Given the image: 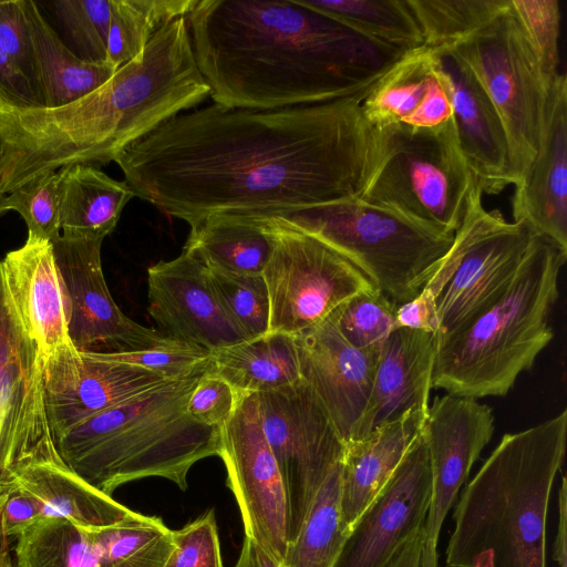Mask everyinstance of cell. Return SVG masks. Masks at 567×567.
<instances>
[{"label":"cell","instance_id":"37","mask_svg":"<svg viewBox=\"0 0 567 567\" xmlns=\"http://www.w3.org/2000/svg\"><path fill=\"white\" fill-rule=\"evenodd\" d=\"M49 6L76 56L106 62L111 0H59Z\"/></svg>","mask_w":567,"mask_h":567},{"label":"cell","instance_id":"30","mask_svg":"<svg viewBox=\"0 0 567 567\" xmlns=\"http://www.w3.org/2000/svg\"><path fill=\"white\" fill-rule=\"evenodd\" d=\"M435 49L406 51L365 93L361 110L374 128L405 123L434 80Z\"/></svg>","mask_w":567,"mask_h":567},{"label":"cell","instance_id":"19","mask_svg":"<svg viewBox=\"0 0 567 567\" xmlns=\"http://www.w3.org/2000/svg\"><path fill=\"white\" fill-rule=\"evenodd\" d=\"M432 489L429 452L421 431L399 467L352 527L333 567H386L422 532Z\"/></svg>","mask_w":567,"mask_h":567},{"label":"cell","instance_id":"41","mask_svg":"<svg viewBox=\"0 0 567 567\" xmlns=\"http://www.w3.org/2000/svg\"><path fill=\"white\" fill-rule=\"evenodd\" d=\"M18 212L28 236L52 241L60 235L59 174L41 175L7 195V210Z\"/></svg>","mask_w":567,"mask_h":567},{"label":"cell","instance_id":"16","mask_svg":"<svg viewBox=\"0 0 567 567\" xmlns=\"http://www.w3.org/2000/svg\"><path fill=\"white\" fill-rule=\"evenodd\" d=\"M133 513L89 485L62 461L31 462L0 478V540L17 538L44 518L102 528Z\"/></svg>","mask_w":567,"mask_h":567},{"label":"cell","instance_id":"24","mask_svg":"<svg viewBox=\"0 0 567 567\" xmlns=\"http://www.w3.org/2000/svg\"><path fill=\"white\" fill-rule=\"evenodd\" d=\"M0 270L18 316L44 357L70 343L60 276L51 241L28 236Z\"/></svg>","mask_w":567,"mask_h":567},{"label":"cell","instance_id":"9","mask_svg":"<svg viewBox=\"0 0 567 567\" xmlns=\"http://www.w3.org/2000/svg\"><path fill=\"white\" fill-rule=\"evenodd\" d=\"M450 49L470 68L502 120L512 184L516 186L540 148L555 80L543 73L511 9V0L493 21Z\"/></svg>","mask_w":567,"mask_h":567},{"label":"cell","instance_id":"31","mask_svg":"<svg viewBox=\"0 0 567 567\" xmlns=\"http://www.w3.org/2000/svg\"><path fill=\"white\" fill-rule=\"evenodd\" d=\"M341 461L318 489L296 536L288 543L285 567H333L349 536L341 519Z\"/></svg>","mask_w":567,"mask_h":567},{"label":"cell","instance_id":"20","mask_svg":"<svg viewBox=\"0 0 567 567\" xmlns=\"http://www.w3.org/2000/svg\"><path fill=\"white\" fill-rule=\"evenodd\" d=\"M300 379L313 391L344 444L357 439L380 350H362L340 333L333 312L293 336Z\"/></svg>","mask_w":567,"mask_h":567},{"label":"cell","instance_id":"53","mask_svg":"<svg viewBox=\"0 0 567 567\" xmlns=\"http://www.w3.org/2000/svg\"><path fill=\"white\" fill-rule=\"evenodd\" d=\"M421 567H439L437 561H421Z\"/></svg>","mask_w":567,"mask_h":567},{"label":"cell","instance_id":"50","mask_svg":"<svg viewBox=\"0 0 567 567\" xmlns=\"http://www.w3.org/2000/svg\"><path fill=\"white\" fill-rule=\"evenodd\" d=\"M423 545L422 530L404 544L386 567H421Z\"/></svg>","mask_w":567,"mask_h":567},{"label":"cell","instance_id":"21","mask_svg":"<svg viewBox=\"0 0 567 567\" xmlns=\"http://www.w3.org/2000/svg\"><path fill=\"white\" fill-rule=\"evenodd\" d=\"M434 72L452 104L464 158L483 193L512 184L509 148L502 120L470 68L451 50L435 49Z\"/></svg>","mask_w":567,"mask_h":567},{"label":"cell","instance_id":"42","mask_svg":"<svg viewBox=\"0 0 567 567\" xmlns=\"http://www.w3.org/2000/svg\"><path fill=\"white\" fill-rule=\"evenodd\" d=\"M0 43L43 104L25 0L0 1Z\"/></svg>","mask_w":567,"mask_h":567},{"label":"cell","instance_id":"32","mask_svg":"<svg viewBox=\"0 0 567 567\" xmlns=\"http://www.w3.org/2000/svg\"><path fill=\"white\" fill-rule=\"evenodd\" d=\"M93 529L64 518L40 519L16 538V567H102Z\"/></svg>","mask_w":567,"mask_h":567},{"label":"cell","instance_id":"25","mask_svg":"<svg viewBox=\"0 0 567 567\" xmlns=\"http://www.w3.org/2000/svg\"><path fill=\"white\" fill-rule=\"evenodd\" d=\"M427 411L411 410L346 443L341 460V519L352 527L385 487L420 435Z\"/></svg>","mask_w":567,"mask_h":567},{"label":"cell","instance_id":"13","mask_svg":"<svg viewBox=\"0 0 567 567\" xmlns=\"http://www.w3.org/2000/svg\"><path fill=\"white\" fill-rule=\"evenodd\" d=\"M43 362L0 270V478L31 462L62 461L45 413Z\"/></svg>","mask_w":567,"mask_h":567},{"label":"cell","instance_id":"23","mask_svg":"<svg viewBox=\"0 0 567 567\" xmlns=\"http://www.w3.org/2000/svg\"><path fill=\"white\" fill-rule=\"evenodd\" d=\"M437 333L395 329L382 344L357 439L411 410L427 411Z\"/></svg>","mask_w":567,"mask_h":567},{"label":"cell","instance_id":"39","mask_svg":"<svg viewBox=\"0 0 567 567\" xmlns=\"http://www.w3.org/2000/svg\"><path fill=\"white\" fill-rule=\"evenodd\" d=\"M209 275L225 310L246 337L254 339L267 334L270 303L262 275H234L213 270H209Z\"/></svg>","mask_w":567,"mask_h":567},{"label":"cell","instance_id":"14","mask_svg":"<svg viewBox=\"0 0 567 567\" xmlns=\"http://www.w3.org/2000/svg\"><path fill=\"white\" fill-rule=\"evenodd\" d=\"M219 457L246 536L282 563L287 549L286 495L262 431L257 393H239L233 415L219 429Z\"/></svg>","mask_w":567,"mask_h":567},{"label":"cell","instance_id":"5","mask_svg":"<svg viewBox=\"0 0 567 567\" xmlns=\"http://www.w3.org/2000/svg\"><path fill=\"white\" fill-rule=\"evenodd\" d=\"M567 254L538 237L520 270L492 303L437 334L432 385L447 394L504 396L554 338L550 317Z\"/></svg>","mask_w":567,"mask_h":567},{"label":"cell","instance_id":"18","mask_svg":"<svg viewBox=\"0 0 567 567\" xmlns=\"http://www.w3.org/2000/svg\"><path fill=\"white\" fill-rule=\"evenodd\" d=\"M431 466V501L423 528L424 557H437L443 522L473 464L494 433L491 406L445 394L429 406L422 429Z\"/></svg>","mask_w":567,"mask_h":567},{"label":"cell","instance_id":"52","mask_svg":"<svg viewBox=\"0 0 567 567\" xmlns=\"http://www.w3.org/2000/svg\"><path fill=\"white\" fill-rule=\"evenodd\" d=\"M7 212V194H3L0 188V216Z\"/></svg>","mask_w":567,"mask_h":567},{"label":"cell","instance_id":"46","mask_svg":"<svg viewBox=\"0 0 567 567\" xmlns=\"http://www.w3.org/2000/svg\"><path fill=\"white\" fill-rule=\"evenodd\" d=\"M395 319L398 328L431 333L440 330L436 299L424 288L413 299L398 306Z\"/></svg>","mask_w":567,"mask_h":567},{"label":"cell","instance_id":"12","mask_svg":"<svg viewBox=\"0 0 567 567\" xmlns=\"http://www.w3.org/2000/svg\"><path fill=\"white\" fill-rule=\"evenodd\" d=\"M103 239L60 234L51 241L72 346L82 353L110 354L185 344L122 312L104 279Z\"/></svg>","mask_w":567,"mask_h":567},{"label":"cell","instance_id":"29","mask_svg":"<svg viewBox=\"0 0 567 567\" xmlns=\"http://www.w3.org/2000/svg\"><path fill=\"white\" fill-rule=\"evenodd\" d=\"M25 9L44 107L69 104L104 84L117 71L107 62L91 63L76 56L43 17L35 1L25 0Z\"/></svg>","mask_w":567,"mask_h":567},{"label":"cell","instance_id":"34","mask_svg":"<svg viewBox=\"0 0 567 567\" xmlns=\"http://www.w3.org/2000/svg\"><path fill=\"white\" fill-rule=\"evenodd\" d=\"M359 33L410 51L424 45L419 24L406 0H300Z\"/></svg>","mask_w":567,"mask_h":567},{"label":"cell","instance_id":"51","mask_svg":"<svg viewBox=\"0 0 567 567\" xmlns=\"http://www.w3.org/2000/svg\"><path fill=\"white\" fill-rule=\"evenodd\" d=\"M0 567H16L9 550L8 540H0Z\"/></svg>","mask_w":567,"mask_h":567},{"label":"cell","instance_id":"22","mask_svg":"<svg viewBox=\"0 0 567 567\" xmlns=\"http://www.w3.org/2000/svg\"><path fill=\"white\" fill-rule=\"evenodd\" d=\"M513 221L567 254V78L555 79L547 104L540 148L524 179L515 186Z\"/></svg>","mask_w":567,"mask_h":567},{"label":"cell","instance_id":"11","mask_svg":"<svg viewBox=\"0 0 567 567\" xmlns=\"http://www.w3.org/2000/svg\"><path fill=\"white\" fill-rule=\"evenodd\" d=\"M260 422L286 495L287 545L292 542L344 442L309 385L301 379L258 393Z\"/></svg>","mask_w":567,"mask_h":567},{"label":"cell","instance_id":"15","mask_svg":"<svg viewBox=\"0 0 567 567\" xmlns=\"http://www.w3.org/2000/svg\"><path fill=\"white\" fill-rule=\"evenodd\" d=\"M172 380L140 365L82 353L72 343L43 362V399L53 442L90 417Z\"/></svg>","mask_w":567,"mask_h":567},{"label":"cell","instance_id":"47","mask_svg":"<svg viewBox=\"0 0 567 567\" xmlns=\"http://www.w3.org/2000/svg\"><path fill=\"white\" fill-rule=\"evenodd\" d=\"M451 117L452 104L450 96L434 72V80L427 94L419 109L403 124L412 127H434L445 123Z\"/></svg>","mask_w":567,"mask_h":567},{"label":"cell","instance_id":"8","mask_svg":"<svg viewBox=\"0 0 567 567\" xmlns=\"http://www.w3.org/2000/svg\"><path fill=\"white\" fill-rule=\"evenodd\" d=\"M483 194L476 183L450 249L423 287L436 299L437 334L454 330L497 299L539 237L526 224L487 210Z\"/></svg>","mask_w":567,"mask_h":567},{"label":"cell","instance_id":"44","mask_svg":"<svg viewBox=\"0 0 567 567\" xmlns=\"http://www.w3.org/2000/svg\"><path fill=\"white\" fill-rule=\"evenodd\" d=\"M239 393L224 379L206 371L189 395L186 412L197 423L220 429L233 415Z\"/></svg>","mask_w":567,"mask_h":567},{"label":"cell","instance_id":"3","mask_svg":"<svg viewBox=\"0 0 567 567\" xmlns=\"http://www.w3.org/2000/svg\"><path fill=\"white\" fill-rule=\"evenodd\" d=\"M566 442V410L502 436L455 505L449 567H546L550 492Z\"/></svg>","mask_w":567,"mask_h":567},{"label":"cell","instance_id":"2","mask_svg":"<svg viewBox=\"0 0 567 567\" xmlns=\"http://www.w3.org/2000/svg\"><path fill=\"white\" fill-rule=\"evenodd\" d=\"M186 22L209 96L229 107L365 94L406 52L300 0H198Z\"/></svg>","mask_w":567,"mask_h":567},{"label":"cell","instance_id":"7","mask_svg":"<svg viewBox=\"0 0 567 567\" xmlns=\"http://www.w3.org/2000/svg\"><path fill=\"white\" fill-rule=\"evenodd\" d=\"M377 130L380 162L359 197L454 234L477 181L462 153L453 117L434 127L398 123Z\"/></svg>","mask_w":567,"mask_h":567},{"label":"cell","instance_id":"4","mask_svg":"<svg viewBox=\"0 0 567 567\" xmlns=\"http://www.w3.org/2000/svg\"><path fill=\"white\" fill-rule=\"evenodd\" d=\"M206 369L163 383L75 426L55 442L62 462L110 496L118 486L145 477L166 478L186 489L192 466L220 452L219 429L197 423L186 412Z\"/></svg>","mask_w":567,"mask_h":567},{"label":"cell","instance_id":"28","mask_svg":"<svg viewBox=\"0 0 567 567\" xmlns=\"http://www.w3.org/2000/svg\"><path fill=\"white\" fill-rule=\"evenodd\" d=\"M207 372L238 393H261L300 380L295 337L268 332L208 354Z\"/></svg>","mask_w":567,"mask_h":567},{"label":"cell","instance_id":"35","mask_svg":"<svg viewBox=\"0 0 567 567\" xmlns=\"http://www.w3.org/2000/svg\"><path fill=\"white\" fill-rule=\"evenodd\" d=\"M102 567H163L173 547V530L161 518L134 512L112 526L94 528Z\"/></svg>","mask_w":567,"mask_h":567},{"label":"cell","instance_id":"49","mask_svg":"<svg viewBox=\"0 0 567 567\" xmlns=\"http://www.w3.org/2000/svg\"><path fill=\"white\" fill-rule=\"evenodd\" d=\"M234 567H285L261 545L249 537H245L244 544Z\"/></svg>","mask_w":567,"mask_h":567},{"label":"cell","instance_id":"1","mask_svg":"<svg viewBox=\"0 0 567 567\" xmlns=\"http://www.w3.org/2000/svg\"><path fill=\"white\" fill-rule=\"evenodd\" d=\"M364 95L267 110L212 103L164 122L114 162L135 196L189 226L358 197L381 155Z\"/></svg>","mask_w":567,"mask_h":567},{"label":"cell","instance_id":"26","mask_svg":"<svg viewBox=\"0 0 567 567\" xmlns=\"http://www.w3.org/2000/svg\"><path fill=\"white\" fill-rule=\"evenodd\" d=\"M58 174L60 228L65 235L105 238L135 197L125 181L113 179L94 166L72 165Z\"/></svg>","mask_w":567,"mask_h":567},{"label":"cell","instance_id":"36","mask_svg":"<svg viewBox=\"0 0 567 567\" xmlns=\"http://www.w3.org/2000/svg\"><path fill=\"white\" fill-rule=\"evenodd\" d=\"M424 45L450 49L484 28L509 6V0H406Z\"/></svg>","mask_w":567,"mask_h":567},{"label":"cell","instance_id":"6","mask_svg":"<svg viewBox=\"0 0 567 567\" xmlns=\"http://www.w3.org/2000/svg\"><path fill=\"white\" fill-rule=\"evenodd\" d=\"M267 217L326 244L398 306L423 289L454 239V234L427 227L359 196Z\"/></svg>","mask_w":567,"mask_h":567},{"label":"cell","instance_id":"40","mask_svg":"<svg viewBox=\"0 0 567 567\" xmlns=\"http://www.w3.org/2000/svg\"><path fill=\"white\" fill-rule=\"evenodd\" d=\"M511 9L547 79L559 74L561 12L557 0H511Z\"/></svg>","mask_w":567,"mask_h":567},{"label":"cell","instance_id":"48","mask_svg":"<svg viewBox=\"0 0 567 567\" xmlns=\"http://www.w3.org/2000/svg\"><path fill=\"white\" fill-rule=\"evenodd\" d=\"M558 498V527L553 546V559L557 563L558 567H567V480L565 475L561 476Z\"/></svg>","mask_w":567,"mask_h":567},{"label":"cell","instance_id":"38","mask_svg":"<svg viewBox=\"0 0 567 567\" xmlns=\"http://www.w3.org/2000/svg\"><path fill=\"white\" fill-rule=\"evenodd\" d=\"M396 308L398 305L374 289L350 298L333 311V317L350 344L362 350H380L398 329Z\"/></svg>","mask_w":567,"mask_h":567},{"label":"cell","instance_id":"33","mask_svg":"<svg viewBox=\"0 0 567 567\" xmlns=\"http://www.w3.org/2000/svg\"><path fill=\"white\" fill-rule=\"evenodd\" d=\"M198 0H111L106 62L115 70L141 54L171 22L186 18Z\"/></svg>","mask_w":567,"mask_h":567},{"label":"cell","instance_id":"10","mask_svg":"<svg viewBox=\"0 0 567 567\" xmlns=\"http://www.w3.org/2000/svg\"><path fill=\"white\" fill-rule=\"evenodd\" d=\"M261 219L272 237L262 270L269 332L296 336L328 318L350 298L377 289L348 259L275 217Z\"/></svg>","mask_w":567,"mask_h":567},{"label":"cell","instance_id":"45","mask_svg":"<svg viewBox=\"0 0 567 567\" xmlns=\"http://www.w3.org/2000/svg\"><path fill=\"white\" fill-rule=\"evenodd\" d=\"M0 97L19 107H43L29 81L0 43Z\"/></svg>","mask_w":567,"mask_h":567},{"label":"cell","instance_id":"43","mask_svg":"<svg viewBox=\"0 0 567 567\" xmlns=\"http://www.w3.org/2000/svg\"><path fill=\"white\" fill-rule=\"evenodd\" d=\"M174 547L163 567H223L214 511L173 530Z\"/></svg>","mask_w":567,"mask_h":567},{"label":"cell","instance_id":"27","mask_svg":"<svg viewBox=\"0 0 567 567\" xmlns=\"http://www.w3.org/2000/svg\"><path fill=\"white\" fill-rule=\"evenodd\" d=\"M183 249L197 256L209 270L259 275L270 256L272 237L257 217L220 214L190 226Z\"/></svg>","mask_w":567,"mask_h":567},{"label":"cell","instance_id":"17","mask_svg":"<svg viewBox=\"0 0 567 567\" xmlns=\"http://www.w3.org/2000/svg\"><path fill=\"white\" fill-rule=\"evenodd\" d=\"M148 313L163 336L207 353L248 340L220 302L208 268L183 251L147 269Z\"/></svg>","mask_w":567,"mask_h":567}]
</instances>
